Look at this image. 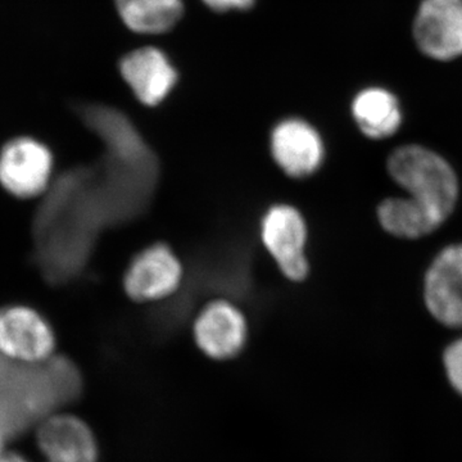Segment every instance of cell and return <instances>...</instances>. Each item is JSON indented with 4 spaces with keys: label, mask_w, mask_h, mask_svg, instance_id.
Returning <instances> with one entry per match:
<instances>
[{
    "label": "cell",
    "mask_w": 462,
    "mask_h": 462,
    "mask_svg": "<svg viewBox=\"0 0 462 462\" xmlns=\"http://www.w3.org/2000/svg\"><path fill=\"white\" fill-rule=\"evenodd\" d=\"M261 238L288 279L300 282L306 278L307 229L302 215L294 207L276 205L267 209L261 223Z\"/></svg>",
    "instance_id": "cell-7"
},
{
    "label": "cell",
    "mask_w": 462,
    "mask_h": 462,
    "mask_svg": "<svg viewBox=\"0 0 462 462\" xmlns=\"http://www.w3.org/2000/svg\"><path fill=\"white\" fill-rule=\"evenodd\" d=\"M252 282L247 251L230 245L208 252L191 273L189 285L202 293L233 300L247 297L254 287Z\"/></svg>",
    "instance_id": "cell-9"
},
{
    "label": "cell",
    "mask_w": 462,
    "mask_h": 462,
    "mask_svg": "<svg viewBox=\"0 0 462 462\" xmlns=\"http://www.w3.org/2000/svg\"><path fill=\"white\" fill-rule=\"evenodd\" d=\"M125 25L139 33H162L178 23L184 12L182 0H116Z\"/></svg>",
    "instance_id": "cell-16"
},
{
    "label": "cell",
    "mask_w": 462,
    "mask_h": 462,
    "mask_svg": "<svg viewBox=\"0 0 462 462\" xmlns=\"http://www.w3.org/2000/svg\"><path fill=\"white\" fill-rule=\"evenodd\" d=\"M184 267L171 248L153 245L133 258L124 276L127 296L136 302L166 300L181 287Z\"/></svg>",
    "instance_id": "cell-6"
},
{
    "label": "cell",
    "mask_w": 462,
    "mask_h": 462,
    "mask_svg": "<svg viewBox=\"0 0 462 462\" xmlns=\"http://www.w3.org/2000/svg\"><path fill=\"white\" fill-rule=\"evenodd\" d=\"M36 440L47 462H98V443L93 430L69 413H54L42 421Z\"/></svg>",
    "instance_id": "cell-11"
},
{
    "label": "cell",
    "mask_w": 462,
    "mask_h": 462,
    "mask_svg": "<svg viewBox=\"0 0 462 462\" xmlns=\"http://www.w3.org/2000/svg\"><path fill=\"white\" fill-rule=\"evenodd\" d=\"M247 321L236 303L217 298L199 312L194 338L203 354L214 360H229L245 348Z\"/></svg>",
    "instance_id": "cell-10"
},
{
    "label": "cell",
    "mask_w": 462,
    "mask_h": 462,
    "mask_svg": "<svg viewBox=\"0 0 462 462\" xmlns=\"http://www.w3.org/2000/svg\"><path fill=\"white\" fill-rule=\"evenodd\" d=\"M425 302L447 327H462V245L446 248L425 279Z\"/></svg>",
    "instance_id": "cell-12"
},
{
    "label": "cell",
    "mask_w": 462,
    "mask_h": 462,
    "mask_svg": "<svg viewBox=\"0 0 462 462\" xmlns=\"http://www.w3.org/2000/svg\"><path fill=\"white\" fill-rule=\"evenodd\" d=\"M392 178L409 199H392L379 206V220L400 238H420L445 223L457 199V179L442 157L418 147L398 148L388 161Z\"/></svg>",
    "instance_id": "cell-2"
},
{
    "label": "cell",
    "mask_w": 462,
    "mask_h": 462,
    "mask_svg": "<svg viewBox=\"0 0 462 462\" xmlns=\"http://www.w3.org/2000/svg\"><path fill=\"white\" fill-rule=\"evenodd\" d=\"M124 80L143 105H160L171 93L178 72L169 58L157 48H141L126 54L120 62Z\"/></svg>",
    "instance_id": "cell-14"
},
{
    "label": "cell",
    "mask_w": 462,
    "mask_h": 462,
    "mask_svg": "<svg viewBox=\"0 0 462 462\" xmlns=\"http://www.w3.org/2000/svg\"><path fill=\"white\" fill-rule=\"evenodd\" d=\"M51 325L32 307H0V354L23 363H42L54 355Z\"/></svg>",
    "instance_id": "cell-5"
},
{
    "label": "cell",
    "mask_w": 462,
    "mask_h": 462,
    "mask_svg": "<svg viewBox=\"0 0 462 462\" xmlns=\"http://www.w3.org/2000/svg\"><path fill=\"white\" fill-rule=\"evenodd\" d=\"M0 462H27L25 458L14 454H2L0 455Z\"/></svg>",
    "instance_id": "cell-19"
},
{
    "label": "cell",
    "mask_w": 462,
    "mask_h": 462,
    "mask_svg": "<svg viewBox=\"0 0 462 462\" xmlns=\"http://www.w3.org/2000/svg\"><path fill=\"white\" fill-rule=\"evenodd\" d=\"M5 434L2 433V431H0V455H2V445H3V442H5Z\"/></svg>",
    "instance_id": "cell-20"
},
{
    "label": "cell",
    "mask_w": 462,
    "mask_h": 462,
    "mask_svg": "<svg viewBox=\"0 0 462 462\" xmlns=\"http://www.w3.org/2000/svg\"><path fill=\"white\" fill-rule=\"evenodd\" d=\"M83 392L74 361L53 355L42 363H23L0 354V431L5 437L44 421Z\"/></svg>",
    "instance_id": "cell-3"
},
{
    "label": "cell",
    "mask_w": 462,
    "mask_h": 462,
    "mask_svg": "<svg viewBox=\"0 0 462 462\" xmlns=\"http://www.w3.org/2000/svg\"><path fill=\"white\" fill-rule=\"evenodd\" d=\"M270 143L273 160L293 178L312 175L324 158L320 135L300 118H288L276 125Z\"/></svg>",
    "instance_id": "cell-13"
},
{
    "label": "cell",
    "mask_w": 462,
    "mask_h": 462,
    "mask_svg": "<svg viewBox=\"0 0 462 462\" xmlns=\"http://www.w3.org/2000/svg\"><path fill=\"white\" fill-rule=\"evenodd\" d=\"M445 365L449 382L462 393V339L447 348Z\"/></svg>",
    "instance_id": "cell-17"
},
{
    "label": "cell",
    "mask_w": 462,
    "mask_h": 462,
    "mask_svg": "<svg viewBox=\"0 0 462 462\" xmlns=\"http://www.w3.org/2000/svg\"><path fill=\"white\" fill-rule=\"evenodd\" d=\"M111 227L96 169L78 166L53 179L32 221V263L51 285L78 279L97 240Z\"/></svg>",
    "instance_id": "cell-1"
},
{
    "label": "cell",
    "mask_w": 462,
    "mask_h": 462,
    "mask_svg": "<svg viewBox=\"0 0 462 462\" xmlns=\"http://www.w3.org/2000/svg\"><path fill=\"white\" fill-rule=\"evenodd\" d=\"M256 0H203V3L214 11L227 12V11H245V9L251 8Z\"/></svg>",
    "instance_id": "cell-18"
},
{
    "label": "cell",
    "mask_w": 462,
    "mask_h": 462,
    "mask_svg": "<svg viewBox=\"0 0 462 462\" xmlns=\"http://www.w3.org/2000/svg\"><path fill=\"white\" fill-rule=\"evenodd\" d=\"M352 115L361 132L372 139L393 135L402 123L398 99L383 88L360 91L352 103Z\"/></svg>",
    "instance_id": "cell-15"
},
{
    "label": "cell",
    "mask_w": 462,
    "mask_h": 462,
    "mask_svg": "<svg viewBox=\"0 0 462 462\" xmlns=\"http://www.w3.org/2000/svg\"><path fill=\"white\" fill-rule=\"evenodd\" d=\"M53 181V154L44 143L20 136L0 149V187L16 199L42 196Z\"/></svg>",
    "instance_id": "cell-4"
},
{
    "label": "cell",
    "mask_w": 462,
    "mask_h": 462,
    "mask_svg": "<svg viewBox=\"0 0 462 462\" xmlns=\"http://www.w3.org/2000/svg\"><path fill=\"white\" fill-rule=\"evenodd\" d=\"M413 38L419 50L433 60L462 56V0H422Z\"/></svg>",
    "instance_id": "cell-8"
}]
</instances>
